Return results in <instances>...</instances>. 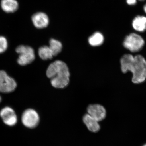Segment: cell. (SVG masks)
<instances>
[{
  "instance_id": "cell-1",
  "label": "cell",
  "mask_w": 146,
  "mask_h": 146,
  "mask_svg": "<svg viewBox=\"0 0 146 146\" xmlns=\"http://www.w3.org/2000/svg\"><path fill=\"white\" fill-rule=\"evenodd\" d=\"M121 68L123 73L130 71L133 74L132 82L134 83H141L146 78V61L140 55L133 56L125 54L121 59Z\"/></svg>"
},
{
  "instance_id": "cell-2",
  "label": "cell",
  "mask_w": 146,
  "mask_h": 146,
  "mask_svg": "<svg viewBox=\"0 0 146 146\" xmlns=\"http://www.w3.org/2000/svg\"><path fill=\"white\" fill-rule=\"evenodd\" d=\"M46 75L50 79L52 85L55 88H64L70 81V73L68 66L60 60H56L49 66Z\"/></svg>"
},
{
  "instance_id": "cell-3",
  "label": "cell",
  "mask_w": 146,
  "mask_h": 146,
  "mask_svg": "<svg viewBox=\"0 0 146 146\" xmlns=\"http://www.w3.org/2000/svg\"><path fill=\"white\" fill-rule=\"evenodd\" d=\"M16 51L19 54L17 62L21 66L30 64L35 59L34 50L31 47L20 45L16 48Z\"/></svg>"
},
{
  "instance_id": "cell-4",
  "label": "cell",
  "mask_w": 146,
  "mask_h": 146,
  "mask_svg": "<svg viewBox=\"0 0 146 146\" xmlns=\"http://www.w3.org/2000/svg\"><path fill=\"white\" fill-rule=\"evenodd\" d=\"M145 41L139 35L131 33L126 37L123 42L125 48L132 52L139 51L143 47Z\"/></svg>"
},
{
  "instance_id": "cell-5",
  "label": "cell",
  "mask_w": 146,
  "mask_h": 146,
  "mask_svg": "<svg viewBox=\"0 0 146 146\" xmlns=\"http://www.w3.org/2000/svg\"><path fill=\"white\" fill-rule=\"evenodd\" d=\"M21 121L25 127L33 129L39 125L40 118L39 114L35 110L28 109L25 110L23 113Z\"/></svg>"
},
{
  "instance_id": "cell-6",
  "label": "cell",
  "mask_w": 146,
  "mask_h": 146,
  "mask_svg": "<svg viewBox=\"0 0 146 146\" xmlns=\"http://www.w3.org/2000/svg\"><path fill=\"white\" fill-rule=\"evenodd\" d=\"M16 86L17 84L13 78L5 71L0 70V92L10 93L16 89Z\"/></svg>"
},
{
  "instance_id": "cell-7",
  "label": "cell",
  "mask_w": 146,
  "mask_h": 146,
  "mask_svg": "<svg viewBox=\"0 0 146 146\" xmlns=\"http://www.w3.org/2000/svg\"><path fill=\"white\" fill-rule=\"evenodd\" d=\"M0 117L3 123L9 126L16 125L18 121V118L15 111L9 107H5L0 111Z\"/></svg>"
},
{
  "instance_id": "cell-8",
  "label": "cell",
  "mask_w": 146,
  "mask_h": 146,
  "mask_svg": "<svg viewBox=\"0 0 146 146\" xmlns=\"http://www.w3.org/2000/svg\"><path fill=\"white\" fill-rule=\"evenodd\" d=\"M89 115L99 122L104 119L106 117V111L102 106L100 104L90 105L87 108Z\"/></svg>"
},
{
  "instance_id": "cell-9",
  "label": "cell",
  "mask_w": 146,
  "mask_h": 146,
  "mask_svg": "<svg viewBox=\"0 0 146 146\" xmlns=\"http://www.w3.org/2000/svg\"><path fill=\"white\" fill-rule=\"evenodd\" d=\"M33 23L35 27L43 29L46 27L49 23V19L46 13L44 12H37L32 16Z\"/></svg>"
},
{
  "instance_id": "cell-10",
  "label": "cell",
  "mask_w": 146,
  "mask_h": 146,
  "mask_svg": "<svg viewBox=\"0 0 146 146\" xmlns=\"http://www.w3.org/2000/svg\"><path fill=\"white\" fill-rule=\"evenodd\" d=\"M83 121L88 130L91 132H97L100 130V126L99 122L89 114H86L84 116Z\"/></svg>"
},
{
  "instance_id": "cell-11",
  "label": "cell",
  "mask_w": 146,
  "mask_h": 146,
  "mask_svg": "<svg viewBox=\"0 0 146 146\" xmlns=\"http://www.w3.org/2000/svg\"><path fill=\"white\" fill-rule=\"evenodd\" d=\"M1 5L3 10L9 13L15 12L19 7L16 0H1Z\"/></svg>"
},
{
  "instance_id": "cell-12",
  "label": "cell",
  "mask_w": 146,
  "mask_h": 146,
  "mask_svg": "<svg viewBox=\"0 0 146 146\" xmlns=\"http://www.w3.org/2000/svg\"><path fill=\"white\" fill-rule=\"evenodd\" d=\"M132 27L136 31L143 32L146 31V17L143 16H136L133 19Z\"/></svg>"
},
{
  "instance_id": "cell-13",
  "label": "cell",
  "mask_w": 146,
  "mask_h": 146,
  "mask_svg": "<svg viewBox=\"0 0 146 146\" xmlns=\"http://www.w3.org/2000/svg\"><path fill=\"white\" fill-rule=\"evenodd\" d=\"M104 37L101 33L96 32L92 35L89 38V44L93 46H100L103 43Z\"/></svg>"
},
{
  "instance_id": "cell-14",
  "label": "cell",
  "mask_w": 146,
  "mask_h": 146,
  "mask_svg": "<svg viewBox=\"0 0 146 146\" xmlns=\"http://www.w3.org/2000/svg\"><path fill=\"white\" fill-rule=\"evenodd\" d=\"M38 54L40 58L44 60L52 59L54 56L51 50L48 46L40 47L38 50Z\"/></svg>"
},
{
  "instance_id": "cell-15",
  "label": "cell",
  "mask_w": 146,
  "mask_h": 146,
  "mask_svg": "<svg viewBox=\"0 0 146 146\" xmlns=\"http://www.w3.org/2000/svg\"><path fill=\"white\" fill-rule=\"evenodd\" d=\"M49 48L52 52L54 56L57 55L61 52L62 44L61 42L54 39H51L49 42Z\"/></svg>"
},
{
  "instance_id": "cell-16",
  "label": "cell",
  "mask_w": 146,
  "mask_h": 146,
  "mask_svg": "<svg viewBox=\"0 0 146 146\" xmlns=\"http://www.w3.org/2000/svg\"><path fill=\"white\" fill-rule=\"evenodd\" d=\"M8 47L7 40L5 37L0 36V54L3 53L6 50Z\"/></svg>"
},
{
  "instance_id": "cell-17",
  "label": "cell",
  "mask_w": 146,
  "mask_h": 146,
  "mask_svg": "<svg viewBox=\"0 0 146 146\" xmlns=\"http://www.w3.org/2000/svg\"><path fill=\"white\" fill-rule=\"evenodd\" d=\"M140 1H144L145 0H138ZM127 3L129 5H135L137 3V0H127Z\"/></svg>"
},
{
  "instance_id": "cell-18",
  "label": "cell",
  "mask_w": 146,
  "mask_h": 146,
  "mask_svg": "<svg viewBox=\"0 0 146 146\" xmlns=\"http://www.w3.org/2000/svg\"><path fill=\"white\" fill-rule=\"evenodd\" d=\"M143 9L144 11H145V13H146V4L145 5H144V7H143Z\"/></svg>"
},
{
  "instance_id": "cell-19",
  "label": "cell",
  "mask_w": 146,
  "mask_h": 146,
  "mask_svg": "<svg viewBox=\"0 0 146 146\" xmlns=\"http://www.w3.org/2000/svg\"><path fill=\"white\" fill-rule=\"evenodd\" d=\"M2 100L1 97V96H0V102H1V101Z\"/></svg>"
},
{
  "instance_id": "cell-20",
  "label": "cell",
  "mask_w": 146,
  "mask_h": 146,
  "mask_svg": "<svg viewBox=\"0 0 146 146\" xmlns=\"http://www.w3.org/2000/svg\"><path fill=\"white\" fill-rule=\"evenodd\" d=\"M143 146H146V144H145V145H144Z\"/></svg>"
}]
</instances>
